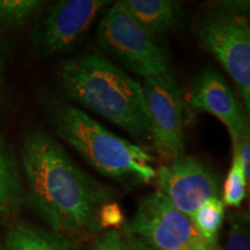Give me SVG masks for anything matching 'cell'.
Listing matches in <instances>:
<instances>
[{
  "instance_id": "obj_2",
  "label": "cell",
  "mask_w": 250,
  "mask_h": 250,
  "mask_svg": "<svg viewBox=\"0 0 250 250\" xmlns=\"http://www.w3.org/2000/svg\"><path fill=\"white\" fill-rule=\"evenodd\" d=\"M57 80L65 95L131 134L139 144L152 142L149 114L142 83L98 52L59 62Z\"/></svg>"
},
{
  "instance_id": "obj_4",
  "label": "cell",
  "mask_w": 250,
  "mask_h": 250,
  "mask_svg": "<svg viewBox=\"0 0 250 250\" xmlns=\"http://www.w3.org/2000/svg\"><path fill=\"white\" fill-rule=\"evenodd\" d=\"M98 43L105 54L144 79L170 73L167 55L121 1L100 20Z\"/></svg>"
},
{
  "instance_id": "obj_22",
  "label": "cell",
  "mask_w": 250,
  "mask_h": 250,
  "mask_svg": "<svg viewBox=\"0 0 250 250\" xmlns=\"http://www.w3.org/2000/svg\"><path fill=\"white\" fill-rule=\"evenodd\" d=\"M125 237H126V240L129 241L130 247H131V249H132V250H155V249L151 248L149 246L145 245L144 242L139 241V240L134 239V237H131V236H125Z\"/></svg>"
},
{
  "instance_id": "obj_23",
  "label": "cell",
  "mask_w": 250,
  "mask_h": 250,
  "mask_svg": "<svg viewBox=\"0 0 250 250\" xmlns=\"http://www.w3.org/2000/svg\"><path fill=\"white\" fill-rule=\"evenodd\" d=\"M0 83H1V43H0Z\"/></svg>"
},
{
  "instance_id": "obj_11",
  "label": "cell",
  "mask_w": 250,
  "mask_h": 250,
  "mask_svg": "<svg viewBox=\"0 0 250 250\" xmlns=\"http://www.w3.org/2000/svg\"><path fill=\"white\" fill-rule=\"evenodd\" d=\"M122 5L153 39H160L179 23L181 6L171 0H124Z\"/></svg>"
},
{
  "instance_id": "obj_9",
  "label": "cell",
  "mask_w": 250,
  "mask_h": 250,
  "mask_svg": "<svg viewBox=\"0 0 250 250\" xmlns=\"http://www.w3.org/2000/svg\"><path fill=\"white\" fill-rule=\"evenodd\" d=\"M142 87L153 145L171 160L181 158L184 153L183 102L176 81L167 73L144 79Z\"/></svg>"
},
{
  "instance_id": "obj_21",
  "label": "cell",
  "mask_w": 250,
  "mask_h": 250,
  "mask_svg": "<svg viewBox=\"0 0 250 250\" xmlns=\"http://www.w3.org/2000/svg\"><path fill=\"white\" fill-rule=\"evenodd\" d=\"M217 9L250 19V0H226L215 2Z\"/></svg>"
},
{
  "instance_id": "obj_7",
  "label": "cell",
  "mask_w": 250,
  "mask_h": 250,
  "mask_svg": "<svg viewBox=\"0 0 250 250\" xmlns=\"http://www.w3.org/2000/svg\"><path fill=\"white\" fill-rule=\"evenodd\" d=\"M111 4L107 0H62L50 6L33 30L36 52L51 56L67 51Z\"/></svg>"
},
{
  "instance_id": "obj_3",
  "label": "cell",
  "mask_w": 250,
  "mask_h": 250,
  "mask_svg": "<svg viewBox=\"0 0 250 250\" xmlns=\"http://www.w3.org/2000/svg\"><path fill=\"white\" fill-rule=\"evenodd\" d=\"M50 121L57 136L100 174L130 187L155 181L153 156L145 148L112 133L81 109L56 102Z\"/></svg>"
},
{
  "instance_id": "obj_8",
  "label": "cell",
  "mask_w": 250,
  "mask_h": 250,
  "mask_svg": "<svg viewBox=\"0 0 250 250\" xmlns=\"http://www.w3.org/2000/svg\"><path fill=\"white\" fill-rule=\"evenodd\" d=\"M158 191L176 210L192 218L211 198H221L220 180L213 168L195 156H181L156 170Z\"/></svg>"
},
{
  "instance_id": "obj_5",
  "label": "cell",
  "mask_w": 250,
  "mask_h": 250,
  "mask_svg": "<svg viewBox=\"0 0 250 250\" xmlns=\"http://www.w3.org/2000/svg\"><path fill=\"white\" fill-rule=\"evenodd\" d=\"M196 35L233 80L250 123V19L214 9L202 18Z\"/></svg>"
},
{
  "instance_id": "obj_1",
  "label": "cell",
  "mask_w": 250,
  "mask_h": 250,
  "mask_svg": "<svg viewBox=\"0 0 250 250\" xmlns=\"http://www.w3.org/2000/svg\"><path fill=\"white\" fill-rule=\"evenodd\" d=\"M21 164L30 208L49 230L79 245L103 232L100 213L115 192L86 174L56 140L42 130L26 136Z\"/></svg>"
},
{
  "instance_id": "obj_13",
  "label": "cell",
  "mask_w": 250,
  "mask_h": 250,
  "mask_svg": "<svg viewBox=\"0 0 250 250\" xmlns=\"http://www.w3.org/2000/svg\"><path fill=\"white\" fill-rule=\"evenodd\" d=\"M24 189L13 153L0 139V219L11 218L24 203Z\"/></svg>"
},
{
  "instance_id": "obj_6",
  "label": "cell",
  "mask_w": 250,
  "mask_h": 250,
  "mask_svg": "<svg viewBox=\"0 0 250 250\" xmlns=\"http://www.w3.org/2000/svg\"><path fill=\"white\" fill-rule=\"evenodd\" d=\"M122 233L155 250H212L197 233L191 218L176 210L158 190L140 201Z\"/></svg>"
},
{
  "instance_id": "obj_24",
  "label": "cell",
  "mask_w": 250,
  "mask_h": 250,
  "mask_svg": "<svg viewBox=\"0 0 250 250\" xmlns=\"http://www.w3.org/2000/svg\"><path fill=\"white\" fill-rule=\"evenodd\" d=\"M0 250H4V247H2L1 243H0Z\"/></svg>"
},
{
  "instance_id": "obj_16",
  "label": "cell",
  "mask_w": 250,
  "mask_h": 250,
  "mask_svg": "<svg viewBox=\"0 0 250 250\" xmlns=\"http://www.w3.org/2000/svg\"><path fill=\"white\" fill-rule=\"evenodd\" d=\"M44 4L37 0H0V24L17 26L23 23Z\"/></svg>"
},
{
  "instance_id": "obj_15",
  "label": "cell",
  "mask_w": 250,
  "mask_h": 250,
  "mask_svg": "<svg viewBox=\"0 0 250 250\" xmlns=\"http://www.w3.org/2000/svg\"><path fill=\"white\" fill-rule=\"evenodd\" d=\"M247 193H248V180H247L245 167L241 156L234 151L232 165L224 183L221 201L229 208H237L246 199Z\"/></svg>"
},
{
  "instance_id": "obj_12",
  "label": "cell",
  "mask_w": 250,
  "mask_h": 250,
  "mask_svg": "<svg viewBox=\"0 0 250 250\" xmlns=\"http://www.w3.org/2000/svg\"><path fill=\"white\" fill-rule=\"evenodd\" d=\"M4 250H76L78 243L34 225L14 223L5 234Z\"/></svg>"
},
{
  "instance_id": "obj_17",
  "label": "cell",
  "mask_w": 250,
  "mask_h": 250,
  "mask_svg": "<svg viewBox=\"0 0 250 250\" xmlns=\"http://www.w3.org/2000/svg\"><path fill=\"white\" fill-rule=\"evenodd\" d=\"M227 250H250V213L230 211L228 213Z\"/></svg>"
},
{
  "instance_id": "obj_20",
  "label": "cell",
  "mask_w": 250,
  "mask_h": 250,
  "mask_svg": "<svg viewBox=\"0 0 250 250\" xmlns=\"http://www.w3.org/2000/svg\"><path fill=\"white\" fill-rule=\"evenodd\" d=\"M233 148L241 156L248 180V187H250V127L243 131L239 139L233 143Z\"/></svg>"
},
{
  "instance_id": "obj_10",
  "label": "cell",
  "mask_w": 250,
  "mask_h": 250,
  "mask_svg": "<svg viewBox=\"0 0 250 250\" xmlns=\"http://www.w3.org/2000/svg\"><path fill=\"white\" fill-rule=\"evenodd\" d=\"M190 108L208 112L223 123L230 134L232 143L250 127L241 101L228 86L220 73L211 68L197 77L189 99Z\"/></svg>"
},
{
  "instance_id": "obj_14",
  "label": "cell",
  "mask_w": 250,
  "mask_h": 250,
  "mask_svg": "<svg viewBox=\"0 0 250 250\" xmlns=\"http://www.w3.org/2000/svg\"><path fill=\"white\" fill-rule=\"evenodd\" d=\"M225 219V204L221 198H211L197 208L191 220L203 241L213 250Z\"/></svg>"
},
{
  "instance_id": "obj_18",
  "label": "cell",
  "mask_w": 250,
  "mask_h": 250,
  "mask_svg": "<svg viewBox=\"0 0 250 250\" xmlns=\"http://www.w3.org/2000/svg\"><path fill=\"white\" fill-rule=\"evenodd\" d=\"M85 250H132L124 234L117 229L102 233Z\"/></svg>"
},
{
  "instance_id": "obj_19",
  "label": "cell",
  "mask_w": 250,
  "mask_h": 250,
  "mask_svg": "<svg viewBox=\"0 0 250 250\" xmlns=\"http://www.w3.org/2000/svg\"><path fill=\"white\" fill-rule=\"evenodd\" d=\"M100 223L103 230L107 228H122L124 226V214L116 202H110L103 206L100 213Z\"/></svg>"
}]
</instances>
